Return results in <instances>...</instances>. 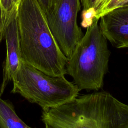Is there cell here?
Returning <instances> with one entry per match:
<instances>
[{
	"label": "cell",
	"mask_w": 128,
	"mask_h": 128,
	"mask_svg": "<svg viewBox=\"0 0 128 128\" xmlns=\"http://www.w3.org/2000/svg\"><path fill=\"white\" fill-rule=\"evenodd\" d=\"M42 120L46 128H128V104L95 92L42 110Z\"/></svg>",
	"instance_id": "obj_1"
},
{
	"label": "cell",
	"mask_w": 128,
	"mask_h": 128,
	"mask_svg": "<svg viewBox=\"0 0 128 128\" xmlns=\"http://www.w3.org/2000/svg\"><path fill=\"white\" fill-rule=\"evenodd\" d=\"M18 20L22 61L48 75L64 76L68 59L50 28L38 0H20Z\"/></svg>",
	"instance_id": "obj_2"
},
{
	"label": "cell",
	"mask_w": 128,
	"mask_h": 128,
	"mask_svg": "<svg viewBox=\"0 0 128 128\" xmlns=\"http://www.w3.org/2000/svg\"><path fill=\"white\" fill-rule=\"evenodd\" d=\"M96 18L77 44L66 65V74L80 90H98L104 84L110 55L108 40Z\"/></svg>",
	"instance_id": "obj_3"
},
{
	"label": "cell",
	"mask_w": 128,
	"mask_h": 128,
	"mask_svg": "<svg viewBox=\"0 0 128 128\" xmlns=\"http://www.w3.org/2000/svg\"><path fill=\"white\" fill-rule=\"evenodd\" d=\"M12 82V93L38 104L42 110L68 102L78 96L80 91L64 76L48 75L23 61Z\"/></svg>",
	"instance_id": "obj_4"
},
{
	"label": "cell",
	"mask_w": 128,
	"mask_h": 128,
	"mask_svg": "<svg viewBox=\"0 0 128 128\" xmlns=\"http://www.w3.org/2000/svg\"><path fill=\"white\" fill-rule=\"evenodd\" d=\"M80 2V0H58L54 10L46 15L50 28L68 60L84 36L77 23Z\"/></svg>",
	"instance_id": "obj_5"
},
{
	"label": "cell",
	"mask_w": 128,
	"mask_h": 128,
	"mask_svg": "<svg viewBox=\"0 0 128 128\" xmlns=\"http://www.w3.org/2000/svg\"><path fill=\"white\" fill-rule=\"evenodd\" d=\"M4 38L6 42V53L3 68V78L0 87V96L4 94L8 84L12 82L22 61L18 13L8 25Z\"/></svg>",
	"instance_id": "obj_6"
},
{
	"label": "cell",
	"mask_w": 128,
	"mask_h": 128,
	"mask_svg": "<svg viewBox=\"0 0 128 128\" xmlns=\"http://www.w3.org/2000/svg\"><path fill=\"white\" fill-rule=\"evenodd\" d=\"M100 20V28L107 40L116 48H126L128 46V4L112 10Z\"/></svg>",
	"instance_id": "obj_7"
},
{
	"label": "cell",
	"mask_w": 128,
	"mask_h": 128,
	"mask_svg": "<svg viewBox=\"0 0 128 128\" xmlns=\"http://www.w3.org/2000/svg\"><path fill=\"white\" fill-rule=\"evenodd\" d=\"M16 114L13 105L0 96V128H30Z\"/></svg>",
	"instance_id": "obj_8"
},
{
	"label": "cell",
	"mask_w": 128,
	"mask_h": 128,
	"mask_svg": "<svg viewBox=\"0 0 128 128\" xmlns=\"http://www.w3.org/2000/svg\"><path fill=\"white\" fill-rule=\"evenodd\" d=\"M18 9L14 0H0V42L4 38L8 25L17 14Z\"/></svg>",
	"instance_id": "obj_9"
},
{
	"label": "cell",
	"mask_w": 128,
	"mask_h": 128,
	"mask_svg": "<svg viewBox=\"0 0 128 128\" xmlns=\"http://www.w3.org/2000/svg\"><path fill=\"white\" fill-rule=\"evenodd\" d=\"M128 4V0H106L104 6L96 16L98 20L108 12Z\"/></svg>",
	"instance_id": "obj_10"
},
{
	"label": "cell",
	"mask_w": 128,
	"mask_h": 128,
	"mask_svg": "<svg viewBox=\"0 0 128 128\" xmlns=\"http://www.w3.org/2000/svg\"><path fill=\"white\" fill-rule=\"evenodd\" d=\"M82 3L83 11L90 12L94 13L96 16V12L102 0H80Z\"/></svg>",
	"instance_id": "obj_11"
},
{
	"label": "cell",
	"mask_w": 128,
	"mask_h": 128,
	"mask_svg": "<svg viewBox=\"0 0 128 128\" xmlns=\"http://www.w3.org/2000/svg\"><path fill=\"white\" fill-rule=\"evenodd\" d=\"M46 15L50 13L54 8L58 0H38Z\"/></svg>",
	"instance_id": "obj_12"
},
{
	"label": "cell",
	"mask_w": 128,
	"mask_h": 128,
	"mask_svg": "<svg viewBox=\"0 0 128 128\" xmlns=\"http://www.w3.org/2000/svg\"><path fill=\"white\" fill-rule=\"evenodd\" d=\"M20 0H14V4H15V5H16L17 7H18V4H19V3H20Z\"/></svg>",
	"instance_id": "obj_13"
},
{
	"label": "cell",
	"mask_w": 128,
	"mask_h": 128,
	"mask_svg": "<svg viewBox=\"0 0 128 128\" xmlns=\"http://www.w3.org/2000/svg\"><path fill=\"white\" fill-rule=\"evenodd\" d=\"M126 48H128V46H126Z\"/></svg>",
	"instance_id": "obj_14"
},
{
	"label": "cell",
	"mask_w": 128,
	"mask_h": 128,
	"mask_svg": "<svg viewBox=\"0 0 128 128\" xmlns=\"http://www.w3.org/2000/svg\"><path fill=\"white\" fill-rule=\"evenodd\" d=\"M128 4H126V5H128ZM124 6H125V5H124Z\"/></svg>",
	"instance_id": "obj_15"
}]
</instances>
